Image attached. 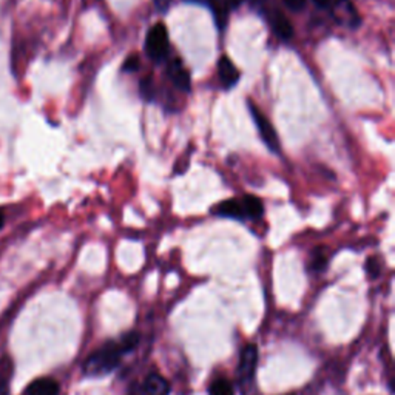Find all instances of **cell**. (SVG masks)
I'll use <instances>...</instances> for the list:
<instances>
[{"label":"cell","instance_id":"12","mask_svg":"<svg viewBox=\"0 0 395 395\" xmlns=\"http://www.w3.org/2000/svg\"><path fill=\"white\" fill-rule=\"evenodd\" d=\"M241 204H242V210H244L246 220H259L264 213V206L263 201L254 196V195H244L241 198Z\"/></svg>","mask_w":395,"mask_h":395},{"label":"cell","instance_id":"23","mask_svg":"<svg viewBox=\"0 0 395 395\" xmlns=\"http://www.w3.org/2000/svg\"><path fill=\"white\" fill-rule=\"evenodd\" d=\"M6 391V384L4 382H0V395H4Z\"/></svg>","mask_w":395,"mask_h":395},{"label":"cell","instance_id":"10","mask_svg":"<svg viewBox=\"0 0 395 395\" xmlns=\"http://www.w3.org/2000/svg\"><path fill=\"white\" fill-rule=\"evenodd\" d=\"M170 384L159 374H150L142 384V395H169Z\"/></svg>","mask_w":395,"mask_h":395},{"label":"cell","instance_id":"4","mask_svg":"<svg viewBox=\"0 0 395 395\" xmlns=\"http://www.w3.org/2000/svg\"><path fill=\"white\" fill-rule=\"evenodd\" d=\"M331 14L334 20L337 22L340 27L355 30L360 27L361 18L357 11V8L350 0H335L334 4H331Z\"/></svg>","mask_w":395,"mask_h":395},{"label":"cell","instance_id":"21","mask_svg":"<svg viewBox=\"0 0 395 395\" xmlns=\"http://www.w3.org/2000/svg\"><path fill=\"white\" fill-rule=\"evenodd\" d=\"M315 5L317 6H320V8H327V6H331L332 4V0H314Z\"/></svg>","mask_w":395,"mask_h":395},{"label":"cell","instance_id":"13","mask_svg":"<svg viewBox=\"0 0 395 395\" xmlns=\"http://www.w3.org/2000/svg\"><path fill=\"white\" fill-rule=\"evenodd\" d=\"M327 266V252L324 247H317L310 255V271L323 272Z\"/></svg>","mask_w":395,"mask_h":395},{"label":"cell","instance_id":"1","mask_svg":"<svg viewBox=\"0 0 395 395\" xmlns=\"http://www.w3.org/2000/svg\"><path fill=\"white\" fill-rule=\"evenodd\" d=\"M139 343L138 332H129L122 335L119 340L108 341L102 348L95 350L86 363H83V374L87 377H104L113 372L121 365L122 357L133 350Z\"/></svg>","mask_w":395,"mask_h":395},{"label":"cell","instance_id":"22","mask_svg":"<svg viewBox=\"0 0 395 395\" xmlns=\"http://www.w3.org/2000/svg\"><path fill=\"white\" fill-rule=\"evenodd\" d=\"M4 224H5V215H4L2 210H0V229H2Z\"/></svg>","mask_w":395,"mask_h":395},{"label":"cell","instance_id":"19","mask_svg":"<svg viewBox=\"0 0 395 395\" xmlns=\"http://www.w3.org/2000/svg\"><path fill=\"white\" fill-rule=\"evenodd\" d=\"M206 2H208L210 5H212V6L215 8V10H216V8H220V11L216 13L218 20H221V18H225V10H227V8L224 6L223 0H206Z\"/></svg>","mask_w":395,"mask_h":395},{"label":"cell","instance_id":"16","mask_svg":"<svg viewBox=\"0 0 395 395\" xmlns=\"http://www.w3.org/2000/svg\"><path fill=\"white\" fill-rule=\"evenodd\" d=\"M138 69H139V57L136 54H131L130 57H127V61H125L122 65V70L125 73H134L138 71Z\"/></svg>","mask_w":395,"mask_h":395},{"label":"cell","instance_id":"11","mask_svg":"<svg viewBox=\"0 0 395 395\" xmlns=\"http://www.w3.org/2000/svg\"><path fill=\"white\" fill-rule=\"evenodd\" d=\"M59 389V383L53 378H37L28 386L25 395H57Z\"/></svg>","mask_w":395,"mask_h":395},{"label":"cell","instance_id":"14","mask_svg":"<svg viewBox=\"0 0 395 395\" xmlns=\"http://www.w3.org/2000/svg\"><path fill=\"white\" fill-rule=\"evenodd\" d=\"M210 395H235L233 384L227 378H216L208 388Z\"/></svg>","mask_w":395,"mask_h":395},{"label":"cell","instance_id":"2","mask_svg":"<svg viewBox=\"0 0 395 395\" xmlns=\"http://www.w3.org/2000/svg\"><path fill=\"white\" fill-rule=\"evenodd\" d=\"M146 52L150 59L155 62H161L169 56L170 52V39L169 31L163 22L155 23L146 36Z\"/></svg>","mask_w":395,"mask_h":395},{"label":"cell","instance_id":"5","mask_svg":"<svg viewBox=\"0 0 395 395\" xmlns=\"http://www.w3.org/2000/svg\"><path fill=\"white\" fill-rule=\"evenodd\" d=\"M264 18L267 19L269 25L273 28L275 35L281 37L283 40H289L293 37V27L290 20L285 18V14L273 4H266L263 8Z\"/></svg>","mask_w":395,"mask_h":395},{"label":"cell","instance_id":"6","mask_svg":"<svg viewBox=\"0 0 395 395\" xmlns=\"http://www.w3.org/2000/svg\"><path fill=\"white\" fill-rule=\"evenodd\" d=\"M257 365H258V349L255 344H247L241 352L240 365H238V377L242 384L250 383V380L255 375Z\"/></svg>","mask_w":395,"mask_h":395},{"label":"cell","instance_id":"3","mask_svg":"<svg viewBox=\"0 0 395 395\" xmlns=\"http://www.w3.org/2000/svg\"><path fill=\"white\" fill-rule=\"evenodd\" d=\"M249 110L252 117H254V122L258 129L259 136L264 141V144L267 146V148L273 151V153H280V139L278 134H276V130L272 125V122L267 119V116L259 110V107H257L252 100H249Z\"/></svg>","mask_w":395,"mask_h":395},{"label":"cell","instance_id":"18","mask_svg":"<svg viewBox=\"0 0 395 395\" xmlns=\"http://www.w3.org/2000/svg\"><path fill=\"white\" fill-rule=\"evenodd\" d=\"M284 5L289 8V10L292 11H301L302 8L306 6L307 4V0H283Z\"/></svg>","mask_w":395,"mask_h":395},{"label":"cell","instance_id":"20","mask_svg":"<svg viewBox=\"0 0 395 395\" xmlns=\"http://www.w3.org/2000/svg\"><path fill=\"white\" fill-rule=\"evenodd\" d=\"M170 2H172V0H156V5H158L159 10L164 11V10H167V6L170 5Z\"/></svg>","mask_w":395,"mask_h":395},{"label":"cell","instance_id":"8","mask_svg":"<svg viewBox=\"0 0 395 395\" xmlns=\"http://www.w3.org/2000/svg\"><path fill=\"white\" fill-rule=\"evenodd\" d=\"M218 76H220V82L225 90H229L238 83L240 71L230 61L229 56H221L220 61H218Z\"/></svg>","mask_w":395,"mask_h":395},{"label":"cell","instance_id":"15","mask_svg":"<svg viewBox=\"0 0 395 395\" xmlns=\"http://www.w3.org/2000/svg\"><path fill=\"white\" fill-rule=\"evenodd\" d=\"M139 91L141 96L144 98L146 100H153L156 96V88H155V82L151 78H144L141 81L139 86Z\"/></svg>","mask_w":395,"mask_h":395},{"label":"cell","instance_id":"17","mask_svg":"<svg viewBox=\"0 0 395 395\" xmlns=\"http://www.w3.org/2000/svg\"><path fill=\"white\" fill-rule=\"evenodd\" d=\"M380 263H378L377 258H369L366 263V272L371 278H377L378 273H380Z\"/></svg>","mask_w":395,"mask_h":395},{"label":"cell","instance_id":"7","mask_svg":"<svg viewBox=\"0 0 395 395\" xmlns=\"http://www.w3.org/2000/svg\"><path fill=\"white\" fill-rule=\"evenodd\" d=\"M167 76H169L170 82L176 88L184 91V93H189L191 88V78L189 70L179 59H170L169 64H167Z\"/></svg>","mask_w":395,"mask_h":395},{"label":"cell","instance_id":"9","mask_svg":"<svg viewBox=\"0 0 395 395\" xmlns=\"http://www.w3.org/2000/svg\"><path fill=\"white\" fill-rule=\"evenodd\" d=\"M212 212L218 216L232 218V220H246L241 199H235V198L225 199V201H223V203L216 204V207L212 210Z\"/></svg>","mask_w":395,"mask_h":395}]
</instances>
